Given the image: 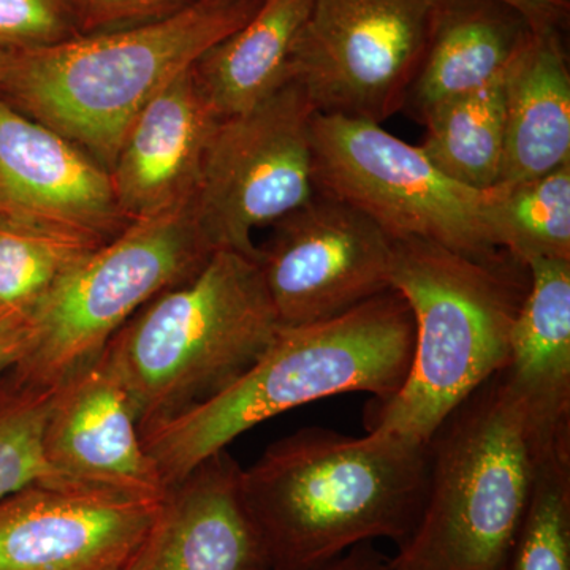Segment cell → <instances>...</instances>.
I'll list each match as a JSON object with an SVG mask.
<instances>
[{"label":"cell","mask_w":570,"mask_h":570,"mask_svg":"<svg viewBox=\"0 0 570 570\" xmlns=\"http://www.w3.org/2000/svg\"><path fill=\"white\" fill-rule=\"evenodd\" d=\"M430 483L428 444L303 428L242 471V494L269 569L309 570L377 539L417 530Z\"/></svg>","instance_id":"6da1fadb"},{"label":"cell","mask_w":570,"mask_h":570,"mask_svg":"<svg viewBox=\"0 0 570 570\" xmlns=\"http://www.w3.org/2000/svg\"><path fill=\"white\" fill-rule=\"evenodd\" d=\"M262 0H194L164 20L0 51V99L110 171L137 116L165 86L230 36Z\"/></svg>","instance_id":"7a4b0ae2"},{"label":"cell","mask_w":570,"mask_h":570,"mask_svg":"<svg viewBox=\"0 0 570 570\" xmlns=\"http://www.w3.org/2000/svg\"><path fill=\"white\" fill-rule=\"evenodd\" d=\"M415 326L396 291L328 321L281 326L230 387L142 436L167 490L250 428L322 397L365 392L384 401L403 387Z\"/></svg>","instance_id":"3957f363"},{"label":"cell","mask_w":570,"mask_h":570,"mask_svg":"<svg viewBox=\"0 0 570 570\" xmlns=\"http://www.w3.org/2000/svg\"><path fill=\"white\" fill-rule=\"evenodd\" d=\"M390 284L411 307L414 355L403 387L367 412L366 430L428 444L508 363L530 268L505 250L471 257L425 239H393Z\"/></svg>","instance_id":"277c9868"},{"label":"cell","mask_w":570,"mask_h":570,"mask_svg":"<svg viewBox=\"0 0 570 570\" xmlns=\"http://www.w3.org/2000/svg\"><path fill=\"white\" fill-rule=\"evenodd\" d=\"M279 330L257 261L219 249L138 311L104 354L142 438L230 387Z\"/></svg>","instance_id":"5b68a950"},{"label":"cell","mask_w":570,"mask_h":570,"mask_svg":"<svg viewBox=\"0 0 570 570\" xmlns=\"http://www.w3.org/2000/svg\"><path fill=\"white\" fill-rule=\"evenodd\" d=\"M428 452L425 509L390 570H499L547 453L498 374L442 422Z\"/></svg>","instance_id":"8992f818"},{"label":"cell","mask_w":570,"mask_h":570,"mask_svg":"<svg viewBox=\"0 0 570 570\" xmlns=\"http://www.w3.org/2000/svg\"><path fill=\"white\" fill-rule=\"evenodd\" d=\"M213 253L195 220L193 202L130 223L32 306L31 341L10 381L58 389L99 358L138 311L193 276Z\"/></svg>","instance_id":"52a82bcc"},{"label":"cell","mask_w":570,"mask_h":570,"mask_svg":"<svg viewBox=\"0 0 570 570\" xmlns=\"http://www.w3.org/2000/svg\"><path fill=\"white\" fill-rule=\"evenodd\" d=\"M313 176L316 193L354 206L390 239H425L471 257L502 250L493 227L494 187L453 181L420 146L381 124L316 112Z\"/></svg>","instance_id":"ba28073f"},{"label":"cell","mask_w":570,"mask_h":570,"mask_svg":"<svg viewBox=\"0 0 570 570\" xmlns=\"http://www.w3.org/2000/svg\"><path fill=\"white\" fill-rule=\"evenodd\" d=\"M316 107L291 80L245 112L219 119L206 148L193 212L213 250L257 261L255 228L273 225L316 195Z\"/></svg>","instance_id":"9c48e42d"},{"label":"cell","mask_w":570,"mask_h":570,"mask_svg":"<svg viewBox=\"0 0 570 570\" xmlns=\"http://www.w3.org/2000/svg\"><path fill=\"white\" fill-rule=\"evenodd\" d=\"M442 0H313L291 80L321 115L384 122L403 110Z\"/></svg>","instance_id":"30bf717a"},{"label":"cell","mask_w":570,"mask_h":570,"mask_svg":"<svg viewBox=\"0 0 570 570\" xmlns=\"http://www.w3.org/2000/svg\"><path fill=\"white\" fill-rule=\"evenodd\" d=\"M257 265L281 326L328 321L392 291V245L366 214L330 195L272 225Z\"/></svg>","instance_id":"8fae6325"},{"label":"cell","mask_w":570,"mask_h":570,"mask_svg":"<svg viewBox=\"0 0 570 570\" xmlns=\"http://www.w3.org/2000/svg\"><path fill=\"white\" fill-rule=\"evenodd\" d=\"M164 499L66 479L0 498V570H115L145 549Z\"/></svg>","instance_id":"7c38bea8"},{"label":"cell","mask_w":570,"mask_h":570,"mask_svg":"<svg viewBox=\"0 0 570 570\" xmlns=\"http://www.w3.org/2000/svg\"><path fill=\"white\" fill-rule=\"evenodd\" d=\"M43 449L59 479L134 497L167 494L142 444L132 401L104 352L56 389Z\"/></svg>","instance_id":"4fadbf2b"},{"label":"cell","mask_w":570,"mask_h":570,"mask_svg":"<svg viewBox=\"0 0 570 570\" xmlns=\"http://www.w3.org/2000/svg\"><path fill=\"white\" fill-rule=\"evenodd\" d=\"M0 214L107 242L126 228L110 174L0 99Z\"/></svg>","instance_id":"5bb4252c"},{"label":"cell","mask_w":570,"mask_h":570,"mask_svg":"<svg viewBox=\"0 0 570 570\" xmlns=\"http://www.w3.org/2000/svg\"><path fill=\"white\" fill-rule=\"evenodd\" d=\"M193 67L142 108L108 171L127 224L193 202L219 121L195 81Z\"/></svg>","instance_id":"9a60e30c"},{"label":"cell","mask_w":570,"mask_h":570,"mask_svg":"<svg viewBox=\"0 0 570 570\" xmlns=\"http://www.w3.org/2000/svg\"><path fill=\"white\" fill-rule=\"evenodd\" d=\"M242 471L225 449L170 487L140 570L269 569L243 501Z\"/></svg>","instance_id":"2e32d148"},{"label":"cell","mask_w":570,"mask_h":570,"mask_svg":"<svg viewBox=\"0 0 570 570\" xmlns=\"http://www.w3.org/2000/svg\"><path fill=\"white\" fill-rule=\"evenodd\" d=\"M530 291L498 373L540 452L570 449V261L535 258Z\"/></svg>","instance_id":"e0dca14e"},{"label":"cell","mask_w":570,"mask_h":570,"mask_svg":"<svg viewBox=\"0 0 570 570\" xmlns=\"http://www.w3.org/2000/svg\"><path fill=\"white\" fill-rule=\"evenodd\" d=\"M534 32L519 11L499 0H442L403 110L422 121L442 100L499 80Z\"/></svg>","instance_id":"ac0fdd59"},{"label":"cell","mask_w":570,"mask_h":570,"mask_svg":"<svg viewBox=\"0 0 570 570\" xmlns=\"http://www.w3.org/2000/svg\"><path fill=\"white\" fill-rule=\"evenodd\" d=\"M504 159L498 186L570 164V75L561 31L534 32L504 78Z\"/></svg>","instance_id":"d6986e66"},{"label":"cell","mask_w":570,"mask_h":570,"mask_svg":"<svg viewBox=\"0 0 570 570\" xmlns=\"http://www.w3.org/2000/svg\"><path fill=\"white\" fill-rule=\"evenodd\" d=\"M313 0H262L257 11L194 63L217 119L250 110L291 81L296 41Z\"/></svg>","instance_id":"ffe728a7"},{"label":"cell","mask_w":570,"mask_h":570,"mask_svg":"<svg viewBox=\"0 0 570 570\" xmlns=\"http://www.w3.org/2000/svg\"><path fill=\"white\" fill-rule=\"evenodd\" d=\"M505 73L478 91L442 100L420 121L425 126L420 149L438 170L472 189H493L501 178Z\"/></svg>","instance_id":"44dd1931"},{"label":"cell","mask_w":570,"mask_h":570,"mask_svg":"<svg viewBox=\"0 0 570 570\" xmlns=\"http://www.w3.org/2000/svg\"><path fill=\"white\" fill-rule=\"evenodd\" d=\"M493 227L498 246L521 264L570 261V164L531 181L494 187Z\"/></svg>","instance_id":"7402d4cb"},{"label":"cell","mask_w":570,"mask_h":570,"mask_svg":"<svg viewBox=\"0 0 570 570\" xmlns=\"http://www.w3.org/2000/svg\"><path fill=\"white\" fill-rule=\"evenodd\" d=\"M105 242L0 214V307H32Z\"/></svg>","instance_id":"603a6c76"},{"label":"cell","mask_w":570,"mask_h":570,"mask_svg":"<svg viewBox=\"0 0 570 570\" xmlns=\"http://www.w3.org/2000/svg\"><path fill=\"white\" fill-rule=\"evenodd\" d=\"M499 570H570V449L539 460L527 509Z\"/></svg>","instance_id":"cb8c5ba5"},{"label":"cell","mask_w":570,"mask_h":570,"mask_svg":"<svg viewBox=\"0 0 570 570\" xmlns=\"http://www.w3.org/2000/svg\"><path fill=\"white\" fill-rule=\"evenodd\" d=\"M56 389L22 387L9 377L0 389V498L59 479L48 466L43 434Z\"/></svg>","instance_id":"d4e9b609"},{"label":"cell","mask_w":570,"mask_h":570,"mask_svg":"<svg viewBox=\"0 0 570 570\" xmlns=\"http://www.w3.org/2000/svg\"><path fill=\"white\" fill-rule=\"evenodd\" d=\"M80 36L75 0H0V51H26Z\"/></svg>","instance_id":"484cf974"},{"label":"cell","mask_w":570,"mask_h":570,"mask_svg":"<svg viewBox=\"0 0 570 570\" xmlns=\"http://www.w3.org/2000/svg\"><path fill=\"white\" fill-rule=\"evenodd\" d=\"M194 0H75L80 33L116 31L164 20Z\"/></svg>","instance_id":"4316f807"},{"label":"cell","mask_w":570,"mask_h":570,"mask_svg":"<svg viewBox=\"0 0 570 570\" xmlns=\"http://www.w3.org/2000/svg\"><path fill=\"white\" fill-rule=\"evenodd\" d=\"M32 336V307H0V389L28 351Z\"/></svg>","instance_id":"83f0119b"},{"label":"cell","mask_w":570,"mask_h":570,"mask_svg":"<svg viewBox=\"0 0 570 570\" xmlns=\"http://www.w3.org/2000/svg\"><path fill=\"white\" fill-rule=\"evenodd\" d=\"M519 11L535 32L561 31L569 13V0H499Z\"/></svg>","instance_id":"f1b7e54d"},{"label":"cell","mask_w":570,"mask_h":570,"mask_svg":"<svg viewBox=\"0 0 570 570\" xmlns=\"http://www.w3.org/2000/svg\"><path fill=\"white\" fill-rule=\"evenodd\" d=\"M392 569V558L382 553L374 547L373 542L362 543L346 553L337 557L336 560L318 566L309 570H390ZM276 570V569H266Z\"/></svg>","instance_id":"f546056e"},{"label":"cell","mask_w":570,"mask_h":570,"mask_svg":"<svg viewBox=\"0 0 570 570\" xmlns=\"http://www.w3.org/2000/svg\"><path fill=\"white\" fill-rule=\"evenodd\" d=\"M148 546V543H146ZM145 546V549H146ZM145 549L138 553L137 558H134L132 561L129 562V564L122 566V568L115 569V570H140L141 569V562H142V554H145Z\"/></svg>","instance_id":"4dcf8cb0"}]
</instances>
